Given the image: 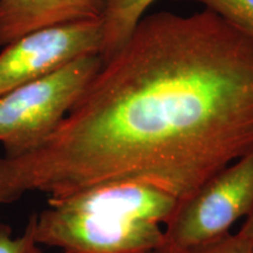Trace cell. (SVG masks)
Wrapping results in <instances>:
<instances>
[{
  "label": "cell",
  "mask_w": 253,
  "mask_h": 253,
  "mask_svg": "<svg viewBox=\"0 0 253 253\" xmlns=\"http://www.w3.org/2000/svg\"><path fill=\"white\" fill-rule=\"evenodd\" d=\"M253 150V39L203 9L144 15L42 143L0 156V208L137 182L178 202ZM1 224V221H0Z\"/></svg>",
  "instance_id": "cell-1"
},
{
  "label": "cell",
  "mask_w": 253,
  "mask_h": 253,
  "mask_svg": "<svg viewBox=\"0 0 253 253\" xmlns=\"http://www.w3.org/2000/svg\"><path fill=\"white\" fill-rule=\"evenodd\" d=\"M177 205L173 196L143 183H101L48 197L45 210L34 214V237L63 253H156L162 224Z\"/></svg>",
  "instance_id": "cell-2"
},
{
  "label": "cell",
  "mask_w": 253,
  "mask_h": 253,
  "mask_svg": "<svg viewBox=\"0 0 253 253\" xmlns=\"http://www.w3.org/2000/svg\"><path fill=\"white\" fill-rule=\"evenodd\" d=\"M101 66L99 54L82 56L0 96V143L4 156H19L42 143L66 118Z\"/></svg>",
  "instance_id": "cell-3"
},
{
  "label": "cell",
  "mask_w": 253,
  "mask_h": 253,
  "mask_svg": "<svg viewBox=\"0 0 253 253\" xmlns=\"http://www.w3.org/2000/svg\"><path fill=\"white\" fill-rule=\"evenodd\" d=\"M253 209V150L178 202L156 253H194L221 238Z\"/></svg>",
  "instance_id": "cell-4"
},
{
  "label": "cell",
  "mask_w": 253,
  "mask_h": 253,
  "mask_svg": "<svg viewBox=\"0 0 253 253\" xmlns=\"http://www.w3.org/2000/svg\"><path fill=\"white\" fill-rule=\"evenodd\" d=\"M101 47V19L32 32L8 43L0 53V96L82 56L100 55Z\"/></svg>",
  "instance_id": "cell-5"
},
{
  "label": "cell",
  "mask_w": 253,
  "mask_h": 253,
  "mask_svg": "<svg viewBox=\"0 0 253 253\" xmlns=\"http://www.w3.org/2000/svg\"><path fill=\"white\" fill-rule=\"evenodd\" d=\"M108 0H0V47L32 32L102 18Z\"/></svg>",
  "instance_id": "cell-6"
},
{
  "label": "cell",
  "mask_w": 253,
  "mask_h": 253,
  "mask_svg": "<svg viewBox=\"0 0 253 253\" xmlns=\"http://www.w3.org/2000/svg\"><path fill=\"white\" fill-rule=\"evenodd\" d=\"M156 0H108L102 24V47L100 56L108 60L126 42L147 9Z\"/></svg>",
  "instance_id": "cell-7"
},
{
  "label": "cell",
  "mask_w": 253,
  "mask_h": 253,
  "mask_svg": "<svg viewBox=\"0 0 253 253\" xmlns=\"http://www.w3.org/2000/svg\"><path fill=\"white\" fill-rule=\"evenodd\" d=\"M196 2L253 39V0H172Z\"/></svg>",
  "instance_id": "cell-8"
},
{
  "label": "cell",
  "mask_w": 253,
  "mask_h": 253,
  "mask_svg": "<svg viewBox=\"0 0 253 253\" xmlns=\"http://www.w3.org/2000/svg\"><path fill=\"white\" fill-rule=\"evenodd\" d=\"M0 253H42L34 237V214L27 221L23 235L12 238L11 226L0 225Z\"/></svg>",
  "instance_id": "cell-9"
},
{
  "label": "cell",
  "mask_w": 253,
  "mask_h": 253,
  "mask_svg": "<svg viewBox=\"0 0 253 253\" xmlns=\"http://www.w3.org/2000/svg\"><path fill=\"white\" fill-rule=\"evenodd\" d=\"M194 253H252V251L242 236L227 233Z\"/></svg>",
  "instance_id": "cell-10"
},
{
  "label": "cell",
  "mask_w": 253,
  "mask_h": 253,
  "mask_svg": "<svg viewBox=\"0 0 253 253\" xmlns=\"http://www.w3.org/2000/svg\"><path fill=\"white\" fill-rule=\"evenodd\" d=\"M245 218L246 219L244 224H243V226L240 227L238 235L245 239V242L248 243L253 253V209Z\"/></svg>",
  "instance_id": "cell-11"
}]
</instances>
